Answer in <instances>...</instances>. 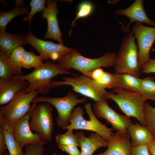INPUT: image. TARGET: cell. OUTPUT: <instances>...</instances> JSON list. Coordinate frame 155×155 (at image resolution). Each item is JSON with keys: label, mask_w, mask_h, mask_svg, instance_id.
Here are the masks:
<instances>
[{"label": "cell", "mask_w": 155, "mask_h": 155, "mask_svg": "<svg viewBox=\"0 0 155 155\" xmlns=\"http://www.w3.org/2000/svg\"><path fill=\"white\" fill-rule=\"evenodd\" d=\"M71 74L68 70L63 68L59 63H52L48 60L46 61L42 66L34 69L30 73L14 76L12 80L28 82V86L24 90L26 93L36 90L38 94L44 95L52 88L51 83L53 78L60 74Z\"/></svg>", "instance_id": "obj_1"}, {"label": "cell", "mask_w": 155, "mask_h": 155, "mask_svg": "<svg viewBox=\"0 0 155 155\" xmlns=\"http://www.w3.org/2000/svg\"><path fill=\"white\" fill-rule=\"evenodd\" d=\"M116 57L115 53L109 52L97 58H89L83 56L77 49H74L57 61L64 69H75L84 75L98 68L114 66Z\"/></svg>", "instance_id": "obj_2"}, {"label": "cell", "mask_w": 155, "mask_h": 155, "mask_svg": "<svg viewBox=\"0 0 155 155\" xmlns=\"http://www.w3.org/2000/svg\"><path fill=\"white\" fill-rule=\"evenodd\" d=\"M114 67L115 73L129 74L139 78L141 67L135 38L132 31L124 38L119 51L116 55Z\"/></svg>", "instance_id": "obj_3"}, {"label": "cell", "mask_w": 155, "mask_h": 155, "mask_svg": "<svg viewBox=\"0 0 155 155\" xmlns=\"http://www.w3.org/2000/svg\"><path fill=\"white\" fill-rule=\"evenodd\" d=\"M113 90L115 93L108 92L107 97L115 102L126 116L135 118L141 125L146 126L143 111L146 101L140 93L119 88Z\"/></svg>", "instance_id": "obj_4"}, {"label": "cell", "mask_w": 155, "mask_h": 155, "mask_svg": "<svg viewBox=\"0 0 155 155\" xmlns=\"http://www.w3.org/2000/svg\"><path fill=\"white\" fill-rule=\"evenodd\" d=\"M85 108L86 112L89 117V120H86L84 118L83 115L84 113L82 107H75L73 111L69 124L63 129L92 131L99 134L107 141L114 134L113 133V129L107 127L106 124H103L98 121L93 111L90 103H86Z\"/></svg>", "instance_id": "obj_5"}, {"label": "cell", "mask_w": 155, "mask_h": 155, "mask_svg": "<svg viewBox=\"0 0 155 155\" xmlns=\"http://www.w3.org/2000/svg\"><path fill=\"white\" fill-rule=\"evenodd\" d=\"M61 79L63 81L52 80L51 83L52 88L70 86L74 92L92 99L95 102H107L108 99L106 96L108 92L96 85L92 79L83 75L75 74L73 77H64Z\"/></svg>", "instance_id": "obj_6"}, {"label": "cell", "mask_w": 155, "mask_h": 155, "mask_svg": "<svg viewBox=\"0 0 155 155\" xmlns=\"http://www.w3.org/2000/svg\"><path fill=\"white\" fill-rule=\"evenodd\" d=\"M78 96L69 91L65 96L62 97H53L44 96L37 97L34 99L31 103L41 102L48 103L56 109L58 116L56 122L59 127L63 129L69 124L72 111L77 104L85 102V98L79 99Z\"/></svg>", "instance_id": "obj_7"}, {"label": "cell", "mask_w": 155, "mask_h": 155, "mask_svg": "<svg viewBox=\"0 0 155 155\" xmlns=\"http://www.w3.org/2000/svg\"><path fill=\"white\" fill-rule=\"evenodd\" d=\"M51 105L48 103L41 102L32 105L29 121L32 131L38 134L43 140L49 142L52 139L53 119Z\"/></svg>", "instance_id": "obj_8"}, {"label": "cell", "mask_w": 155, "mask_h": 155, "mask_svg": "<svg viewBox=\"0 0 155 155\" xmlns=\"http://www.w3.org/2000/svg\"><path fill=\"white\" fill-rule=\"evenodd\" d=\"M38 94L36 90L20 91L7 105L0 106V117L12 124L21 119L31 110V102Z\"/></svg>", "instance_id": "obj_9"}, {"label": "cell", "mask_w": 155, "mask_h": 155, "mask_svg": "<svg viewBox=\"0 0 155 155\" xmlns=\"http://www.w3.org/2000/svg\"><path fill=\"white\" fill-rule=\"evenodd\" d=\"M26 37L28 44L38 51L43 61L49 59L57 60L74 49L63 44L40 39L35 37L31 31L27 34Z\"/></svg>", "instance_id": "obj_10"}, {"label": "cell", "mask_w": 155, "mask_h": 155, "mask_svg": "<svg viewBox=\"0 0 155 155\" xmlns=\"http://www.w3.org/2000/svg\"><path fill=\"white\" fill-rule=\"evenodd\" d=\"M93 111L96 116L104 119L110 124L113 130L118 132L127 133V129L132 121L125 115L119 114L108 105L107 102H95Z\"/></svg>", "instance_id": "obj_11"}, {"label": "cell", "mask_w": 155, "mask_h": 155, "mask_svg": "<svg viewBox=\"0 0 155 155\" xmlns=\"http://www.w3.org/2000/svg\"><path fill=\"white\" fill-rule=\"evenodd\" d=\"M132 31L137 41L138 60L141 67L150 59V51L155 40V27L136 22L133 27Z\"/></svg>", "instance_id": "obj_12"}, {"label": "cell", "mask_w": 155, "mask_h": 155, "mask_svg": "<svg viewBox=\"0 0 155 155\" xmlns=\"http://www.w3.org/2000/svg\"><path fill=\"white\" fill-rule=\"evenodd\" d=\"M31 110L24 117L12 124L13 135L22 149L28 144L44 145L48 142L43 140L38 134L33 133L29 125Z\"/></svg>", "instance_id": "obj_13"}, {"label": "cell", "mask_w": 155, "mask_h": 155, "mask_svg": "<svg viewBox=\"0 0 155 155\" xmlns=\"http://www.w3.org/2000/svg\"><path fill=\"white\" fill-rule=\"evenodd\" d=\"M115 14L116 15L125 16L129 19V22L126 27H122L125 33L129 32V27L134 22L145 23L155 27V22L150 19L145 12L142 0H136L128 7L123 9L117 10L115 12Z\"/></svg>", "instance_id": "obj_14"}, {"label": "cell", "mask_w": 155, "mask_h": 155, "mask_svg": "<svg viewBox=\"0 0 155 155\" xmlns=\"http://www.w3.org/2000/svg\"><path fill=\"white\" fill-rule=\"evenodd\" d=\"M47 3V7L41 14L42 18L46 19L47 23V32L44 38L54 39L59 43L63 44L57 19L58 12L57 3L53 0H48Z\"/></svg>", "instance_id": "obj_15"}, {"label": "cell", "mask_w": 155, "mask_h": 155, "mask_svg": "<svg viewBox=\"0 0 155 155\" xmlns=\"http://www.w3.org/2000/svg\"><path fill=\"white\" fill-rule=\"evenodd\" d=\"M130 139L127 133L116 131L107 141V149L96 155H131Z\"/></svg>", "instance_id": "obj_16"}, {"label": "cell", "mask_w": 155, "mask_h": 155, "mask_svg": "<svg viewBox=\"0 0 155 155\" xmlns=\"http://www.w3.org/2000/svg\"><path fill=\"white\" fill-rule=\"evenodd\" d=\"M75 135L81 148V155H92L98 148L107 147L108 142L95 133H91L88 137L83 131L77 132Z\"/></svg>", "instance_id": "obj_17"}, {"label": "cell", "mask_w": 155, "mask_h": 155, "mask_svg": "<svg viewBox=\"0 0 155 155\" xmlns=\"http://www.w3.org/2000/svg\"><path fill=\"white\" fill-rule=\"evenodd\" d=\"M28 86L27 81L11 80H0V105L8 103L19 91L25 90Z\"/></svg>", "instance_id": "obj_18"}, {"label": "cell", "mask_w": 155, "mask_h": 155, "mask_svg": "<svg viewBox=\"0 0 155 155\" xmlns=\"http://www.w3.org/2000/svg\"><path fill=\"white\" fill-rule=\"evenodd\" d=\"M127 133L131 140L132 146L148 144L154 137L146 126L138 123H131L128 128Z\"/></svg>", "instance_id": "obj_19"}, {"label": "cell", "mask_w": 155, "mask_h": 155, "mask_svg": "<svg viewBox=\"0 0 155 155\" xmlns=\"http://www.w3.org/2000/svg\"><path fill=\"white\" fill-rule=\"evenodd\" d=\"M25 44H28L26 36L22 34H12L5 31L0 32V49L8 57L16 48Z\"/></svg>", "instance_id": "obj_20"}, {"label": "cell", "mask_w": 155, "mask_h": 155, "mask_svg": "<svg viewBox=\"0 0 155 155\" xmlns=\"http://www.w3.org/2000/svg\"><path fill=\"white\" fill-rule=\"evenodd\" d=\"M114 74V80L111 88H119L129 91L140 92L142 79L127 73Z\"/></svg>", "instance_id": "obj_21"}, {"label": "cell", "mask_w": 155, "mask_h": 155, "mask_svg": "<svg viewBox=\"0 0 155 155\" xmlns=\"http://www.w3.org/2000/svg\"><path fill=\"white\" fill-rule=\"evenodd\" d=\"M0 127L5 134L9 155H25L19 144L14 138L12 131V123L0 117Z\"/></svg>", "instance_id": "obj_22"}, {"label": "cell", "mask_w": 155, "mask_h": 155, "mask_svg": "<svg viewBox=\"0 0 155 155\" xmlns=\"http://www.w3.org/2000/svg\"><path fill=\"white\" fill-rule=\"evenodd\" d=\"M23 72L16 69L5 52L0 49V80L8 81L15 75H22Z\"/></svg>", "instance_id": "obj_23"}, {"label": "cell", "mask_w": 155, "mask_h": 155, "mask_svg": "<svg viewBox=\"0 0 155 155\" xmlns=\"http://www.w3.org/2000/svg\"><path fill=\"white\" fill-rule=\"evenodd\" d=\"M22 1H16L15 7L12 10L7 12L0 11V32L5 31L7 25L16 17L24 14H28L30 8L28 7H19L23 3Z\"/></svg>", "instance_id": "obj_24"}, {"label": "cell", "mask_w": 155, "mask_h": 155, "mask_svg": "<svg viewBox=\"0 0 155 155\" xmlns=\"http://www.w3.org/2000/svg\"><path fill=\"white\" fill-rule=\"evenodd\" d=\"M140 92L145 101L150 100L155 101V80L154 78L146 77L142 79Z\"/></svg>", "instance_id": "obj_25"}, {"label": "cell", "mask_w": 155, "mask_h": 155, "mask_svg": "<svg viewBox=\"0 0 155 155\" xmlns=\"http://www.w3.org/2000/svg\"><path fill=\"white\" fill-rule=\"evenodd\" d=\"M39 55H37L33 52L25 51L21 61L22 68L27 69L34 68H39L42 66L44 63Z\"/></svg>", "instance_id": "obj_26"}, {"label": "cell", "mask_w": 155, "mask_h": 155, "mask_svg": "<svg viewBox=\"0 0 155 155\" xmlns=\"http://www.w3.org/2000/svg\"><path fill=\"white\" fill-rule=\"evenodd\" d=\"M94 9L93 4L90 2L84 1L80 3L78 7L75 17L71 24V29L69 33L70 36L71 35L72 28L76 21L79 19L89 16L93 12Z\"/></svg>", "instance_id": "obj_27"}, {"label": "cell", "mask_w": 155, "mask_h": 155, "mask_svg": "<svg viewBox=\"0 0 155 155\" xmlns=\"http://www.w3.org/2000/svg\"><path fill=\"white\" fill-rule=\"evenodd\" d=\"M143 111L146 126L155 136V108L146 101Z\"/></svg>", "instance_id": "obj_28"}, {"label": "cell", "mask_w": 155, "mask_h": 155, "mask_svg": "<svg viewBox=\"0 0 155 155\" xmlns=\"http://www.w3.org/2000/svg\"><path fill=\"white\" fill-rule=\"evenodd\" d=\"M73 130L67 129L65 133L55 136V141L57 146L75 145L80 146L78 139L73 132Z\"/></svg>", "instance_id": "obj_29"}, {"label": "cell", "mask_w": 155, "mask_h": 155, "mask_svg": "<svg viewBox=\"0 0 155 155\" xmlns=\"http://www.w3.org/2000/svg\"><path fill=\"white\" fill-rule=\"evenodd\" d=\"M47 1L45 0H32L29 5L31 7V10L28 15L21 20L27 21L30 27L32 18L34 15L39 12L43 11L46 8L45 3Z\"/></svg>", "instance_id": "obj_30"}, {"label": "cell", "mask_w": 155, "mask_h": 155, "mask_svg": "<svg viewBox=\"0 0 155 155\" xmlns=\"http://www.w3.org/2000/svg\"><path fill=\"white\" fill-rule=\"evenodd\" d=\"M25 51L22 46H18L13 50L9 57L12 64L16 69L20 71H22L21 61Z\"/></svg>", "instance_id": "obj_31"}, {"label": "cell", "mask_w": 155, "mask_h": 155, "mask_svg": "<svg viewBox=\"0 0 155 155\" xmlns=\"http://www.w3.org/2000/svg\"><path fill=\"white\" fill-rule=\"evenodd\" d=\"M42 144H30L25 146V155H44L45 148Z\"/></svg>", "instance_id": "obj_32"}, {"label": "cell", "mask_w": 155, "mask_h": 155, "mask_svg": "<svg viewBox=\"0 0 155 155\" xmlns=\"http://www.w3.org/2000/svg\"><path fill=\"white\" fill-rule=\"evenodd\" d=\"M131 155H150L148 144L137 146H131Z\"/></svg>", "instance_id": "obj_33"}, {"label": "cell", "mask_w": 155, "mask_h": 155, "mask_svg": "<svg viewBox=\"0 0 155 155\" xmlns=\"http://www.w3.org/2000/svg\"><path fill=\"white\" fill-rule=\"evenodd\" d=\"M141 73L146 74L155 73V59H150L141 67Z\"/></svg>", "instance_id": "obj_34"}, {"label": "cell", "mask_w": 155, "mask_h": 155, "mask_svg": "<svg viewBox=\"0 0 155 155\" xmlns=\"http://www.w3.org/2000/svg\"><path fill=\"white\" fill-rule=\"evenodd\" d=\"M59 148L69 155H81V152L79 150L78 146L75 145H59Z\"/></svg>", "instance_id": "obj_35"}, {"label": "cell", "mask_w": 155, "mask_h": 155, "mask_svg": "<svg viewBox=\"0 0 155 155\" xmlns=\"http://www.w3.org/2000/svg\"><path fill=\"white\" fill-rule=\"evenodd\" d=\"M7 149L5 134L2 128L0 127V155H3Z\"/></svg>", "instance_id": "obj_36"}, {"label": "cell", "mask_w": 155, "mask_h": 155, "mask_svg": "<svg viewBox=\"0 0 155 155\" xmlns=\"http://www.w3.org/2000/svg\"><path fill=\"white\" fill-rule=\"evenodd\" d=\"M148 146L150 155H155V136L148 144Z\"/></svg>", "instance_id": "obj_37"}, {"label": "cell", "mask_w": 155, "mask_h": 155, "mask_svg": "<svg viewBox=\"0 0 155 155\" xmlns=\"http://www.w3.org/2000/svg\"><path fill=\"white\" fill-rule=\"evenodd\" d=\"M3 155H9L8 152L6 151Z\"/></svg>", "instance_id": "obj_38"}, {"label": "cell", "mask_w": 155, "mask_h": 155, "mask_svg": "<svg viewBox=\"0 0 155 155\" xmlns=\"http://www.w3.org/2000/svg\"><path fill=\"white\" fill-rule=\"evenodd\" d=\"M53 155H58L57 153H54Z\"/></svg>", "instance_id": "obj_39"}]
</instances>
